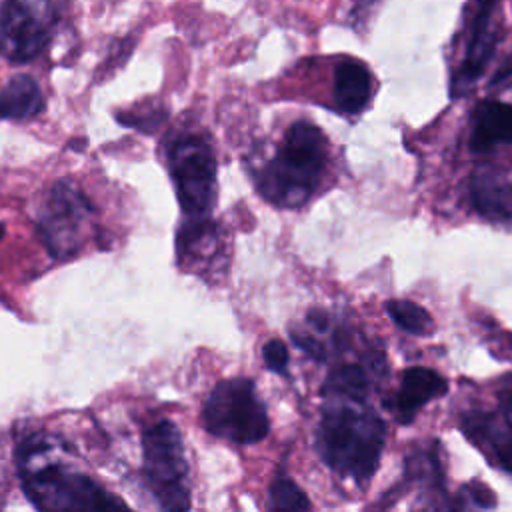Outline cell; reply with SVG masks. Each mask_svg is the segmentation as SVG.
Wrapping results in <instances>:
<instances>
[{"mask_svg": "<svg viewBox=\"0 0 512 512\" xmlns=\"http://www.w3.org/2000/svg\"><path fill=\"white\" fill-rule=\"evenodd\" d=\"M508 76H512V54H510V58L506 60V64L496 72V76H494V82H500L502 78H508Z\"/></svg>", "mask_w": 512, "mask_h": 512, "instance_id": "22", "label": "cell"}, {"mask_svg": "<svg viewBox=\"0 0 512 512\" xmlns=\"http://www.w3.org/2000/svg\"><path fill=\"white\" fill-rule=\"evenodd\" d=\"M386 440L382 418L370 408L332 404L324 408L316 450L324 464L344 478L368 482L378 468Z\"/></svg>", "mask_w": 512, "mask_h": 512, "instance_id": "2", "label": "cell"}, {"mask_svg": "<svg viewBox=\"0 0 512 512\" xmlns=\"http://www.w3.org/2000/svg\"><path fill=\"white\" fill-rule=\"evenodd\" d=\"M328 160V142L322 130L306 120L294 122L278 154L260 172V192L270 202L296 208L316 188Z\"/></svg>", "mask_w": 512, "mask_h": 512, "instance_id": "3", "label": "cell"}, {"mask_svg": "<svg viewBox=\"0 0 512 512\" xmlns=\"http://www.w3.org/2000/svg\"><path fill=\"white\" fill-rule=\"evenodd\" d=\"M54 10L48 2L14 0L0 8V54L16 64L36 58L54 32Z\"/></svg>", "mask_w": 512, "mask_h": 512, "instance_id": "8", "label": "cell"}, {"mask_svg": "<svg viewBox=\"0 0 512 512\" xmlns=\"http://www.w3.org/2000/svg\"><path fill=\"white\" fill-rule=\"evenodd\" d=\"M496 4H478L476 14L470 22V38L466 44L464 58L460 62V68L452 76V86L450 94L454 98L464 96L476 80L482 76L486 64L490 62L496 46V30L492 28V16Z\"/></svg>", "mask_w": 512, "mask_h": 512, "instance_id": "9", "label": "cell"}, {"mask_svg": "<svg viewBox=\"0 0 512 512\" xmlns=\"http://www.w3.org/2000/svg\"><path fill=\"white\" fill-rule=\"evenodd\" d=\"M508 412L512 414V396H510V400H508Z\"/></svg>", "mask_w": 512, "mask_h": 512, "instance_id": "23", "label": "cell"}, {"mask_svg": "<svg viewBox=\"0 0 512 512\" xmlns=\"http://www.w3.org/2000/svg\"><path fill=\"white\" fill-rule=\"evenodd\" d=\"M92 214V202L74 182L60 180L50 190L38 232L54 258H68L80 250Z\"/></svg>", "mask_w": 512, "mask_h": 512, "instance_id": "7", "label": "cell"}, {"mask_svg": "<svg viewBox=\"0 0 512 512\" xmlns=\"http://www.w3.org/2000/svg\"><path fill=\"white\" fill-rule=\"evenodd\" d=\"M142 472L162 512H190L188 460L174 422L160 420L144 430Z\"/></svg>", "mask_w": 512, "mask_h": 512, "instance_id": "4", "label": "cell"}, {"mask_svg": "<svg viewBox=\"0 0 512 512\" xmlns=\"http://www.w3.org/2000/svg\"><path fill=\"white\" fill-rule=\"evenodd\" d=\"M268 512H310V500L292 478L278 474L268 488Z\"/></svg>", "mask_w": 512, "mask_h": 512, "instance_id": "17", "label": "cell"}, {"mask_svg": "<svg viewBox=\"0 0 512 512\" xmlns=\"http://www.w3.org/2000/svg\"><path fill=\"white\" fill-rule=\"evenodd\" d=\"M464 434L482 450H490L492 458L512 474V422L494 414L470 412L462 420Z\"/></svg>", "mask_w": 512, "mask_h": 512, "instance_id": "11", "label": "cell"}, {"mask_svg": "<svg viewBox=\"0 0 512 512\" xmlns=\"http://www.w3.org/2000/svg\"><path fill=\"white\" fill-rule=\"evenodd\" d=\"M324 394H328L332 400H348V402H362L368 392V378L364 370L356 364H346L334 368L322 388Z\"/></svg>", "mask_w": 512, "mask_h": 512, "instance_id": "16", "label": "cell"}, {"mask_svg": "<svg viewBox=\"0 0 512 512\" xmlns=\"http://www.w3.org/2000/svg\"><path fill=\"white\" fill-rule=\"evenodd\" d=\"M474 210L494 222L512 220V182L494 168H478L470 184Z\"/></svg>", "mask_w": 512, "mask_h": 512, "instance_id": "12", "label": "cell"}, {"mask_svg": "<svg viewBox=\"0 0 512 512\" xmlns=\"http://www.w3.org/2000/svg\"><path fill=\"white\" fill-rule=\"evenodd\" d=\"M466 496L470 498L472 504L484 508V510H492L496 506V494L490 490V486L482 484V482H470L464 486Z\"/></svg>", "mask_w": 512, "mask_h": 512, "instance_id": "20", "label": "cell"}, {"mask_svg": "<svg viewBox=\"0 0 512 512\" xmlns=\"http://www.w3.org/2000/svg\"><path fill=\"white\" fill-rule=\"evenodd\" d=\"M178 202L190 220H206L216 200V160L206 138L186 134L168 148Z\"/></svg>", "mask_w": 512, "mask_h": 512, "instance_id": "6", "label": "cell"}, {"mask_svg": "<svg viewBox=\"0 0 512 512\" xmlns=\"http://www.w3.org/2000/svg\"><path fill=\"white\" fill-rule=\"evenodd\" d=\"M292 338H294V344H296V346H300V348H302L306 354H310L312 358H316V360H324V358H326V354H324V346H322L318 340H314L312 336L294 334Z\"/></svg>", "mask_w": 512, "mask_h": 512, "instance_id": "21", "label": "cell"}, {"mask_svg": "<svg viewBox=\"0 0 512 512\" xmlns=\"http://www.w3.org/2000/svg\"><path fill=\"white\" fill-rule=\"evenodd\" d=\"M372 94V76L362 62L344 60L334 68V104L342 114H358Z\"/></svg>", "mask_w": 512, "mask_h": 512, "instance_id": "14", "label": "cell"}, {"mask_svg": "<svg viewBox=\"0 0 512 512\" xmlns=\"http://www.w3.org/2000/svg\"><path fill=\"white\" fill-rule=\"evenodd\" d=\"M448 382L432 368L414 366L402 374L400 388L394 398V412L402 424L414 420L418 410L432 398L446 394Z\"/></svg>", "mask_w": 512, "mask_h": 512, "instance_id": "10", "label": "cell"}, {"mask_svg": "<svg viewBox=\"0 0 512 512\" xmlns=\"http://www.w3.org/2000/svg\"><path fill=\"white\" fill-rule=\"evenodd\" d=\"M262 358L272 372H286L288 366V348L282 340H268L262 348Z\"/></svg>", "mask_w": 512, "mask_h": 512, "instance_id": "19", "label": "cell"}, {"mask_svg": "<svg viewBox=\"0 0 512 512\" xmlns=\"http://www.w3.org/2000/svg\"><path fill=\"white\" fill-rule=\"evenodd\" d=\"M386 312L404 332L426 336L434 330V320L426 308L410 300H390L386 302Z\"/></svg>", "mask_w": 512, "mask_h": 512, "instance_id": "18", "label": "cell"}, {"mask_svg": "<svg viewBox=\"0 0 512 512\" xmlns=\"http://www.w3.org/2000/svg\"><path fill=\"white\" fill-rule=\"evenodd\" d=\"M42 108H44L42 90L38 82L28 74L14 76L0 90V120L32 118Z\"/></svg>", "mask_w": 512, "mask_h": 512, "instance_id": "15", "label": "cell"}, {"mask_svg": "<svg viewBox=\"0 0 512 512\" xmlns=\"http://www.w3.org/2000/svg\"><path fill=\"white\" fill-rule=\"evenodd\" d=\"M18 472L28 500L40 512H132L88 474L54 454L48 436H28L18 448Z\"/></svg>", "mask_w": 512, "mask_h": 512, "instance_id": "1", "label": "cell"}, {"mask_svg": "<svg viewBox=\"0 0 512 512\" xmlns=\"http://www.w3.org/2000/svg\"><path fill=\"white\" fill-rule=\"evenodd\" d=\"M204 428L236 444H256L268 436L270 420L254 382L230 378L214 386L202 408Z\"/></svg>", "mask_w": 512, "mask_h": 512, "instance_id": "5", "label": "cell"}, {"mask_svg": "<svg viewBox=\"0 0 512 512\" xmlns=\"http://www.w3.org/2000/svg\"><path fill=\"white\" fill-rule=\"evenodd\" d=\"M512 142V104L482 102L474 114V128L470 148L474 152H488L498 144Z\"/></svg>", "mask_w": 512, "mask_h": 512, "instance_id": "13", "label": "cell"}]
</instances>
